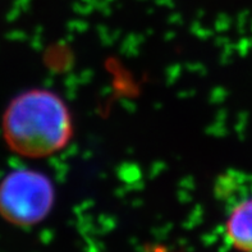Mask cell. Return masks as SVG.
<instances>
[{
	"mask_svg": "<svg viewBox=\"0 0 252 252\" xmlns=\"http://www.w3.org/2000/svg\"><path fill=\"white\" fill-rule=\"evenodd\" d=\"M73 133L69 109L61 96L35 89L16 96L3 115V136L13 153L30 159L54 155Z\"/></svg>",
	"mask_w": 252,
	"mask_h": 252,
	"instance_id": "cell-1",
	"label": "cell"
},
{
	"mask_svg": "<svg viewBox=\"0 0 252 252\" xmlns=\"http://www.w3.org/2000/svg\"><path fill=\"white\" fill-rule=\"evenodd\" d=\"M54 200L50 178L37 170H14L0 183V217L14 227L30 228L44 221Z\"/></svg>",
	"mask_w": 252,
	"mask_h": 252,
	"instance_id": "cell-2",
	"label": "cell"
},
{
	"mask_svg": "<svg viewBox=\"0 0 252 252\" xmlns=\"http://www.w3.org/2000/svg\"><path fill=\"white\" fill-rule=\"evenodd\" d=\"M217 189L229 201L224 223L228 245L238 252H252V174H225Z\"/></svg>",
	"mask_w": 252,
	"mask_h": 252,
	"instance_id": "cell-3",
	"label": "cell"
},
{
	"mask_svg": "<svg viewBox=\"0 0 252 252\" xmlns=\"http://www.w3.org/2000/svg\"><path fill=\"white\" fill-rule=\"evenodd\" d=\"M146 252H174V251H169L168 249L163 246H155V247H151L150 250H147Z\"/></svg>",
	"mask_w": 252,
	"mask_h": 252,
	"instance_id": "cell-4",
	"label": "cell"
}]
</instances>
